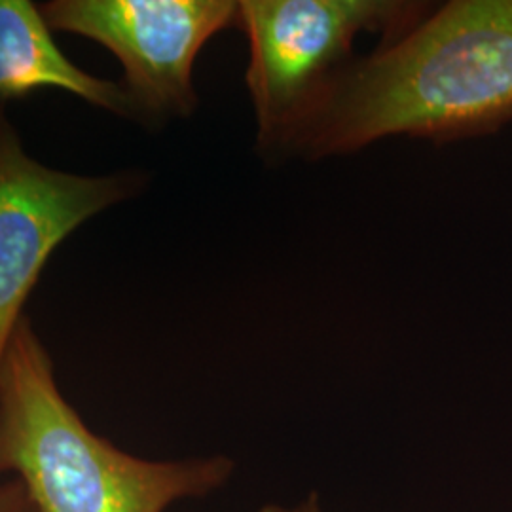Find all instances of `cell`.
<instances>
[{
	"label": "cell",
	"instance_id": "cell-5",
	"mask_svg": "<svg viewBox=\"0 0 512 512\" xmlns=\"http://www.w3.org/2000/svg\"><path fill=\"white\" fill-rule=\"evenodd\" d=\"M133 188V177H82L40 164L0 110V363L59 243Z\"/></svg>",
	"mask_w": 512,
	"mask_h": 512
},
{
	"label": "cell",
	"instance_id": "cell-4",
	"mask_svg": "<svg viewBox=\"0 0 512 512\" xmlns=\"http://www.w3.org/2000/svg\"><path fill=\"white\" fill-rule=\"evenodd\" d=\"M40 10L52 31L92 38L116 55L135 116L150 120L194 112L196 57L239 19V2L228 0H55Z\"/></svg>",
	"mask_w": 512,
	"mask_h": 512
},
{
	"label": "cell",
	"instance_id": "cell-2",
	"mask_svg": "<svg viewBox=\"0 0 512 512\" xmlns=\"http://www.w3.org/2000/svg\"><path fill=\"white\" fill-rule=\"evenodd\" d=\"M226 458L147 461L90 431L55 384L27 319L0 363V473L18 476L35 512H164L232 475Z\"/></svg>",
	"mask_w": 512,
	"mask_h": 512
},
{
	"label": "cell",
	"instance_id": "cell-6",
	"mask_svg": "<svg viewBox=\"0 0 512 512\" xmlns=\"http://www.w3.org/2000/svg\"><path fill=\"white\" fill-rule=\"evenodd\" d=\"M38 90H61L99 109L135 116L124 86L80 71L63 55L40 8L27 0H0V97L21 99Z\"/></svg>",
	"mask_w": 512,
	"mask_h": 512
},
{
	"label": "cell",
	"instance_id": "cell-1",
	"mask_svg": "<svg viewBox=\"0 0 512 512\" xmlns=\"http://www.w3.org/2000/svg\"><path fill=\"white\" fill-rule=\"evenodd\" d=\"M512 118V0H454L349 65L294 143L310 160L391 135L448 143Z\"/></svg>",
	"mask_w": 512,
	"mask_h": 512
},
{
	"label": "cell",
	"instance_id": "cell-3",
	"mask_svg": "<svg viewBox=\"0 0 512 512\" xmlns=\"http://www.w3.org/2000/svg\"><path fill=\"white\" fill-rule=\"evenodd\" d=\"M425 16V4L395 0H245L238 25L249 40L247 88L258 148L291 154L302 129L363 33L401 37Z\"/></svg>",
	"mask_w": 512,
	"mask_h": 512
},
{
	"label": "cell",
	"instance_id": "cell-8",
	"mask_svg": "<svg viewBox=\"0 0 512 512\" xmlns=\"http://www.w3.org/2000/svg\"><path fill=\"white\" fill-rule=\"evenodd\" d=\"M260 512H323L321 511V503H319V497L311 494L310 497L302 499L298 505L294 507H283V505H266L262 507Z\"/></svg>",
	"mask_w": 512,
	"mask_h": 512
},
{
	"label": "cell",
	"instance_id": "cell-7",
	"mask_svg": "<svg viewBox=\"0 0 512 512\" xmlns=\"http://www.w3.org/2000/svg\"><path fill=\"white\" fill-rule=\"evenodd\" d=\"M0 512H35L18 480L0 486Z\"/></svg>",
	"mask_w": 512,
	"mask_h": 512
}]
</instances>
